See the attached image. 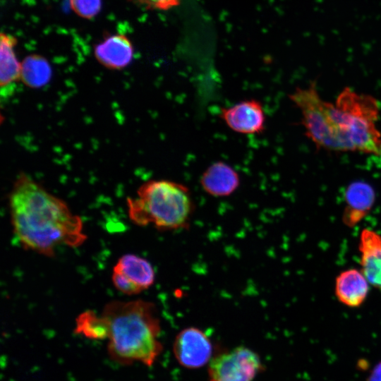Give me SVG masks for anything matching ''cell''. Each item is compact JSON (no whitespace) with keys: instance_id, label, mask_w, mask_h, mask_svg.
Returning <instances> with one entry per match:
<instances>
[{"instance_id":"1","label":"cell","mask_w":381,"mask_h":381,"mask_svg":"<svg viewBox=\"0 0 381 381\" xmlns=\"http://www.w3.org/2000/svg\"><path fill=\"white\" fill-rule=\"evenodd\" d=\"M289 98L301 111L306 135L318 148L381 155L376 126L380 107L373 96L345 87L333 104L320 97L313 83L297 87Z\"/></svg>"},{"instance_id":"2","label":"cell","mask_w":381,"mask_h":381,"mask_svg":"<svg viewBox=\"0 0 381 381\" xmlns=\"http://www.w3.org/2000/svg\"><path fill=\"white\" fill-rule=\"evenodd\" d=\"M8 205L13 233L25 249L52 257L59 246L76 248L87 239L82 219L23 172L13 185Z\"/></svg>"},{"instance_id":"3","label":"cell","mask_w":381,"mask_h":381,"mask_svg":"<svg viewBox=\"0 0 381 381\" xmlns=\"http://www.w3.org/2000/svg\"><path fill=\"white\" fill-rule=\"evenodd\" d=\"M109 328L107 352L114 362L152 366L162 351L160 321L155 306L147 301L109 302L102 313Z\"/></svg>"},{"instance_id":"4","label":"cell","mask_w":381,"mask_h":381,"mask_svg":"<svg viewBox=\"0 0 381 381\" xmlns=\"http://www.w3.org/2000/svg\"><path fill=\"white\" fill-rule=\"evenodd\" d=\"M128 217L138 226L152 225L159 230L186 227L194 211L189 188L166 179L150 180L126 200Z\"/></svg>"},{"instance_id":"5","label":"cell","mask_w":381,"mask_h":381,"mask_svg":"<svg viewBox=\"0 0 381 381\" xmlns=\"http://www.w3.org/2000/svg\"><path fill=\"white\" fill-rule=\"evenodd\" d=\"M262 369L259 355L241 346L212 357L208 365L209 381H253Z\"/></svg>"},{"instance_id":"6","label":"cell","mask_w":381,"mask_h":381,"mask_svg":"<svg viewBox=\"0 0 381 381\" xmlns=\"http://www.w3.org/2000/svg\"><path fill=\"white\" fill-rule=\"evenodd\" d=\"M155 278L152 265L146 259L134 254L122 255L115 264L111 276L114 286L129 296L150 287Z\"/></svg>"},{"instance_id":"7","label":"cell","mask_w":381,"mask_h":381,"mask_svg":"<svg viewBox=\"0 0 381 381\" xmlns=\"http://www.w3.org/2000/svg\"><path fill=\"white\" fill-rule=\"evenodd\" d=\"M173 352L181 366L195 369L210 363L212 358L213 346L203 331L190 327L182 329L176 336Z\"/></svg>"},{"instance_id":"8","label":"cell","mask_w":381,"mask_h":381,"mask_svg":"<svg viewBox=\"0 0 381 381\" xmlns=\"http://www.w3.org/2000/svg\"><path fill=\"white\" fill-rule=\"evenodd\" d=\"M220 119L229 128L238 133L260 134L265 130V111L262 103L255 99L242 100L222 108Z\"/></svg>"},{"instance_id":"9","label":"cell","mask_w":381,"mask_h":381,"mask_svg":"<svg viewBox=\"0 0 381 381\" xmlns=\"http://www.w3.org/2000/svg\"><path fill=\"white\" fill-rule=\"evenodd\" d=\"M375 198V191L370 183L363 181L351 182L344 193V225L353 228L359 224L373 209Z\"/></svg>"},{"instance_id":"10","label":"cell","mask_w":381,"mask_h":381,"mask_svg":"<svg viewBox=\"0 0 381 381\" xmlns=\"http://www.w3.org/2000/svg\"><path fill=\"white\" fill-rule=\"evenodd\" d=\"M361 271L370 285L381 292V235L363 229L358 242Z\"/></svg>"},{"instance_id":"11","label":"cell","mask_w":381,"mask_h":381,"mask_svg":"<svg viewBox=\"0 0 381 381\" xmlns=\"http://www.w3.org/2000/svg\"><path fill=\"white\" fill-rule=\"evenodd\" d=\"M240 183L238 171L222 161L209 165L200 178L203 190L214 197L231 195L238 188Z\"/></svg>"},{"instance_id":"12","label":"cell","mask_w":381,"mask_h":381,"mask_svg":"<svg viewBox=\"0 0 381 381\" xmlns=\"http://www.w3.org/2000/svg\"><path fill=\"white\" fill-rule=\"evenodd\" d=\"M94 54L103 66L109 69L120 70L131 62L133 47L124 35H109L95 46Z\"/></svg>"},{"instance_id":"13","label":"cell","mask_w":381,"mask_h":381,"mask_svg":"<svg viewBox=\"0 0 381 381\" xmlns=\"http://www.w3.org/2000/svg\"><path fill=\"white\" fill-rule=\"evenodd\" d=\"M370 284L361 270L350 268L341 272L335 279L334 293L343 305L356 308L363 304Z\"/></svg>"},{"instance_id":"14","label":"cell","mask_w":381,"mask_h":381,"mask_svg":"<svg viewBox=\"0 0 381 381\" xmlns=\"http://www.w3.org/2000/svg\"><path fill=\"white\" fill-rule=\"evenodd\" d=\"M17 39L1 32L0 35V86L1 97L7 99L13 92L14 83L20 79L21 63L16 56L14 47Z\"/></svg>"},{"instance_id":"15","label":"cell","mask_w":381,"mask_h":381,"mask_svg":"<svg viewBox=\"0 0 381 381\" xmlns=\"http://www.w3.org/2000/svg\"><path fill=\"white\" fill-rule=\"evenodd\" d=\"M51 77L50 64L42 56L31 54L21 62L20 80L25 85L39 88L47 84Z\"/></svg>"},{"instance_id":"16","label":"cell","mask_w":381,"mask_h":381,"mask_svg":"<svg viewBox=\"0 0 381 381\" xmlns=\"http://www.w3.org/2000/svg\"><path fill=\"white\" fill-rule=\"evenodd\" d=\"M74 333L90 339L104 340L108 338L109 328L102 314L88 310L76 318Z\"/></svg>"},{"instance_id":"17","label":"cell","mask_w":381,"mask_h":381,"mask_svg":"<svg viewBox=\"0 0 381 381\" xmlns=\"http://www.w3.org/2000/svg\"><path fill=\"white\" fill-rule=\"evenodd\" d=\"M71 8L78 16L91 19L101 11L102 0H69Z\"/></svg>"},{"instance_id":"18","label":"cell","mask_w":381,"mask_h":381,"mask_svg":"<svg viewBox=\"0 0 381 381\" xmlns=\"http://www.w3.org/2000/svg\"><path fill=\"white\" fill-rule=\"evenodd\" d=\"M147 9L167 11L178 6L181 0H131Z\"/></svg>"},{"instance_id":"19","label":"cell","mask_w":381,"mask_h":381,"mask_svg":"<svg viewBox=\"0 0 381 381\" xmlns=\"http://www.w3.org/2000/svg\"><path fill=\"white\" fill-rule=\"evenodd\" d=\"M368 381H381V362L373 368L368 378Z\"/></svg>"}]
</instances>
